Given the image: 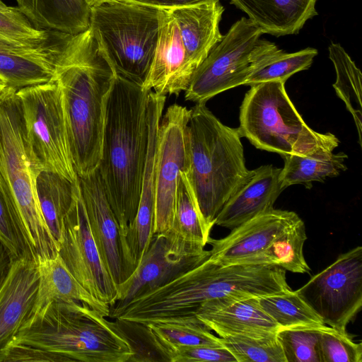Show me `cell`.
I'll return each instance as SVG.
<instances>
[{"instance_id":"23","label":"cell","mask_w":362,"mask_h":362,"mask_svg":"<svg viewBox=\"0 0 362 362\" xmlns=\"http://www.w3.org/2000/svg\"><path fill=\"white\" fill-rule=\"evenodd\" d=\"M37 263L40 281L33 314L48 303L59 300L80 302L90 306L104 317H110V307L95 298L78 282L59 255Z\"/></svg>"},{"instance_id":"1","label":"cell","mask_w":362,"mask_h":362,"mask_svg":"<svg viewBox=\"0 0 362 362\" xmlns=\"http://www.w3.org/2000/svg\"><path fill=\"white\" fill-rule=\"evenodd\" d=\"M148 90L116 75L107 101L97 168L122 245L139 206L148 142Z\"/></svg>"},{"instance_id":"38","label":"cell","mask_w":362,"mask_h":362,"mask_svg":"<svg viewBox=\"0 0 362 362\" xmlns=\"http://www.w3.org/2000/svg\"><path fill=\"white\" fill-rule=\"evenodd\" d=\"M170 362H237L224 346H180L169 353Z\"/></svg>"},{"instance_id":"7","label":"cell","mask_w":362,"mask_h":362,"mask_svg":"<svg viewBox=\"0 0 362 362\" xmlns=\"http://www.w3.org/2000/svg\"><path fill=\"white\" fill-rule=\"evenodd\" d=\"M88 28L116 75L142 86L157 45L158 8L106 1L90 7Z\"/></svg>"},{"instance_id":"18","label":"cell","mask_w":362,"mask_h":362,"mask_svg":"<svg viewBox=\"0 0 362 362\" xmlns=\"http://www.w3.org/2000/svg\"><path fill=\"white\" fill-rule=\"evenodd\" d=\"M37 262L16 259L0 289V354L33 315L39 288Z\"/></svg>"},{"instance_id":"36","label":"cell","mask_w":362,"mask_h":362,"mask_svg":"<svg viewBox=\"0 0 362 362\" xmlns=\"http://www.w3.org/2000/svg\"><path fill=\"white\" fill-rule=\"evenodd\" d=\"M320 346L322 362H362V343L329 326L322 332Z\"/></svg>"},{"instance_id":"12","label":"cell","mask_w":362,"mask_h":362,"mask_svg":"<svg viewBox=\"0 0 362 362\" xmlns=\"http://www.w3.org/2000/svg\"><path fill=\"white\" fill-rule=\"evenodd\" d=\"M189 110L174 104L160 119L156 148L154 234L172 228L180 173L189 165Z\"/></svg>"},{"instance_id":"32","label":"cell","mask_w":362,"mask_h":362,"mask_svg":"<svg viewBox=\"0 0 362 362\" xmlns=\"http://www.w3.org/2000/svg\"><path fill=\"white\" fill-rule=\"evenodd\" d=\"M317 54L315 48L308 47L293 53H286L276 45L264 57L260 65L250 74L246 86L268 81H286L293 74L308 69Z\"/></svg>"},{"instance_id":"37","label":"cell","mask_w":362,"mask_h":362,"mask_svg":"<svg viewBox=\"0 0 362 362\" xmlns=\"http://www.w3.org/2000/svg\"><path fill=\"white\" fill-rule=\"evenodd\" d=\"M0 240L8 248L15 259L23 257L34 259L24 237L18 216L1 190Z\"/></svg>"},{"instance_id":"27","label":"cell","mask_w":362,"mask_h":362,"mask_svg":"<svg viewBox=\"0 0 362 362\" xmlns=\"http://www.w3.org/2000/svg\"><path fill=\"white\" fill-rule=\"evenodd\" d=\"M306 240L305 226L299 218L277 236L266 250L238 264L276 267L293 273L308 274L310 269L303 255Z\"/></svg>"},{"instance_id":"44","label":"cell","mask_w":362,"mask_h":362,"mask_svg":"<svg viewBox=\"0 0 362 362\" xmlns=\"http://www.w3.org/2000/svg\"><path fill=\"white\" fill-rule=\"evenodd\" d=\"M8 7L1 0H0V10L6 9Z\"/></svg>"},{"instance_id":"16","label":"cell","mask_w":362,"mask_h":362,"mask_svg":"<svg viewBox=\"0 0 362 362\" xmlns=\"http://www.w3.org/2000/svg\"><path fill=\"white\" fill-rule=\"evenodd\" d=\"M300 217L294 212L272 209L231 229L221 239L209 238V258L221 264H238L266 250Z\"/></svg>"},{"instance_id":"14","label":"cell","mask_w":362,"mask_h":362,"mask_svg":"<svg viewBox=\"0 0 362 362\" xmlns=\"http://www.w3.org/2000/svg\"><path fill=\"white\" fill-rule=\"evenodd\" d=\"M72 36L55 31L49 39L37 45L0 36V77L16 90L50 81Z\"/></svg>"},{"instance_id":"5","label":"cell","mask_w":362,"mask_h":362,"mask_svg":"<svg viewBox=\"0 0 362 362\" xmlns=\"http://www.w3.org/2000/svg\"><path fill=\"white\" fill-rule=\"evenodd\" d=\"M35 170L27 136L21 101L8 87L0 95V190L20 221L33 258H54L58 245L41 213Z\"/></svg>"},{"instance_id":"20","label":"cell","mask_w":362,"mask_h":362,"mask_svg":"<svg viewBox=\"0 0 362 362\" xmlns=\"http://www.w3.org/2000/svg\"><path fill=\"white\" fill-rule=\"evenodd\" d=\"M194 315L220 337L266 334L279 329L256 296L209 300L199 305Z\"/></svg>"},{"instance_id":"28","label":"cell","mask_w":362,"mask_h":362,"mask_svg":"<svg viewBox=\"0 0 362 362\" xmlns=\"http://www.w3.org/2000/svg\"><path fill=\"white\" fill-rule=\"evenodd\" d=\"M146 326L168 361L169 353L175 347L223 346L220 337L215 336L195 315L164 320Z\"/></svg>"},{"instance_id":"15","label":"cell","mask_w":362,"mask_h":362,"mask_svg":"<svg viewBox=\"0 0 362 362\" xmlns=\"http://www.w3.org/2000/svg\"><path fill=\"white\" fill-rule=\"evenodd\" d=\"M159 33L148 74L143 88L161 95L185 91L195 66L191 62L170 9L158 8Z\"/></svg>"},{"instance_id":"22","label":"cell","mask_w":362,"mask_h":362,"mask_svg":"<svg viewBox=\"0 0 362 362\" xmlns=\"http://www.w3.org/2000/svg\"><path fill=\"white\" fill-rule=\"evenodd\" d=\"M317 0H230L263 34L276 37L297 34L317 15Z\"/></svg>"},{"instance_id":"42","label":"cell","mask_w":362,"mask_h":362,"mask_svg":"<svg viewBox=\"0 0 362 362\" xmlns=\"http://www.w3.org/2000/svg\"><path fill=\"white\" fill-rule=\"evenodd\" d=\"M8 83L6 81L0 77V95L8 88Z\"/></svg>"},{"instance_id":"25","label":"cell","mask_w":362,"mask_h":362,"mask_svg":"<svg viewBox=\"0 0 362 362\" xmlns=\"http://www.w3.org/2000/svg\"><path fill=\"white\" fill-rule=\"evenodd\" d=\"M35 185L42 215L59 248L64 220L75 200L78 180L72 182L57 173L41 171Z\"/></svg>"},{"instance_id":"24","label":"cell","mask_w":362,"mask_h":362,"mask_svg":"<svg viewBox=\"0 0 362 362\" xmlns=\"http://www.w3.org/2000/svg\"><path fill=\"white\" fill-rule=\"evenodd\" d=\"M37 28L75 35L89 28L90 6L86 0H16Z\"/></svg>"},{"instance_id":"41","label":"cell","mask_w":362,"mask_h":362,"mask_svg":"<svg viewBox=\"0 0 362 362\" xmlns=\"http://www.w3.org/2000/svg\"><path fill=\"white\" fill-rule=\"evenodd\" d=\"M15 260L8 248L0 240V289L6 279Z\"/></svg>"},{"instance_id":"8","label":"cell","mask_w":362,"mask_h":362,"mask_svg":"<svg viewBox=\"0 0 362 362\" xmlns=\"http://www.w3.org/2000/svg\"><path fill=\"white\" fill-rule=\"evenodd\" d=\"M262 34L247 18L236 21L194 72L185 100L206 103L225 90L245 85L276 45L261 40Z\"/></svg>"},{"instance_id":"29","label":"cell","mask_w":362,"mask_h":362,"mask_svg":"<svg viewBox=\"0 0 362 362\" xmlns=\"http://www.w3.org/2000/svg\"><path fill=\"white\" fill-rule=\"evenodd\" d=\"M328 49L337 75L333 87L353 117L361 146V72L339 44L331 43Z\"/></svg>"},{"instance_id":"17","label":"cell","mask_w":362,"mask_h":362,"mask_svg":"<svg viewBox=\"0 0 362 362\" xmlns=\"http://www.w3.org/2000/svg\"><path fill=\"white\" fill-rule=\"evenodd\" d=\"M91 233L101 260L117 287L124 281L119 226L96 171L78 177Z\"/></svg>"},{"instance_id":"13","label":"cell","mask_w":362,"mask_h":362,"mask_svg":"<svg viewBox=\"0 0 362 362\" xmlns=\"http://www.w3.org/2000/svg\"><path fill=\"white\" fill-rule=\"evenodd\" d=\"M58 255L78 282L95 298L109 305L117 301V287L106 270L91 233L81 190L64 220Z\"/></svg>"},{"instance_id":"6","label":"cell","mask_w":362,"mask_h":362,"mask_svg":"<svg viewBox=\"0 0 362 362\" xmlns=\"http://www.w3.org/2000/svg\"><path fill=\"white\" fill-rule=\"evenodd\" d=\"M284 84L276 81L250 86L240 108V136L257 148L281 156L333 151L339 144L338 138L311 129L291 102Z\"/></svg>"},{"instance_id":"3","label":"cell","mask_w":362,"mask_h":362,"mask_svg":"<svg viewBox=\"0 0 362 362\" xmlns=\"http://www.w3.org/2000/svg\"><path fill=\"white\" fill-rule=\"evenodd\" d=\"M11 343L60 354L64 362H129L128 340L114 322L76 301H52L33 314Z\"/></svg>"},{"instance_id":"35","label":"cell","mask_w":362,"mask_h":362,"mask_svg":"<svg viewBox=\"0 0 362 362\" xmlns=\"http://www.w3.org/2000/svg\"><path fill=\"white\" fill-rule=\"evenodd\" d=\"M55 31L35 27L18 6H8L0 10V36L27 45L42 43Z\"/></svg>"},{"instance_id":"9","label":"cell","mask_w":362,"mask_h":362,"mask_svg":"<svg viewBox=\"0 0 362 362\" xmlns=\"http://www.w3.org/2000/svg\"><path fill=\"white\" fill-rule=\"evenodd\" d=\"M23 110L31 158L35 170L57 173L72 182L75 170L60 86L50 81L17 90Z\"/></svg>"},{"instance_id":"33","label":"cell","mask_w":362,"mask_h":362,"mask_svg":"<svg viewBox=\"0 0 362 362\" xmlns=\"http://www.w3.org/2000/svg\"><path fill=\"white\" fill-rule=\"evenodd\" d=\"M220 340L237 362H286L276 332L227 335Z\"/></svg>"},{"instance_id":"34","label":"cell","mask_w":362,"mask_h":362,"mask_svg":"<svg viewBox=\"0 0 362 362\" xmlns=\"http://www.w3.org/2000/svg\"><path fill=\"white\" fill-rule=\"evenodd\" d=\"M328 326L281 328L276 338L286 362H322L320 338Z\"/></svg>"},{"instance_id":"21","label":"cell","mask_w":362,"mask_h":362,"mask_svg":"<svg viewBox=\"0 0 362 362\" xmlns=\"http://www.w3.org/2000/svg\"><path fill=\"white\" fill-rule=\"evenodd\" d=\"M170 10L187 54L197 69L223 37L219 23L224 8L218 1Z\"/></svg>"},{"instance_id":"11","label":"cell","mask_w":362,"mask_h":362,"mask_svg":"<svg viewBox=\"0 0 362 362\" xmlns=\"http://www.w3.org/2000/svg\"><path fill=\"white\" fill-rule=\"evenodd\" d=\"M204 247L184 240L172 229L154 234L139 266L118 286L117 301L111 309L159 288L199 265L210 256V251Z\"/></svg>"},{"instance_id":"31","label":"cell","mask_w":362,"mask_h":362,"mask_svg":"<svg viewBox=\"0 0 362 362\" xmlns=\"http://www.w3.org/2000/svg\"><path fill=\"white\" fill-rule=\"evenodd\" d=\"M258 300L279 329L326 325L296 291L260 296Z\"/></svg>"},{"instance_id":"30","label":"cell","mask_w":362,"mask_h":362,"mask_svg":"<svg viewBox=\"0 0 362 362\" xmlns=\"http://www.w3.org/2000/svg\"><path fill=\"white\" fill-rule=\"evenodd\" d=\"M187 170L180 173L171 229L184 240L205 247L211 238V231L201 216Z\"/></svg>"},{"instance_id":"26","label":"cell","mask_w":362,"mask_h":362,"mask_svg":"<svg viewBox=\"0 0 362 362\" xmlns=\"http://www.w3.org/2000/svg\"><path fill=\"white\" fill-rule=\"evenodd\" d=\"M284 160L280 173L283 188L293 185L312 187L313 182H324L345 171L348 158L344 152L321 151L309 155L290 154L281 156Z\"/></svg>"},{"instance_id":"10","label":"cell","mask_w":362,"mask_h":362,"mask_svg":"<svg viewBox=\"0 0 362 362\" xmlns=\"http://www.w3.org/2000/svg\"><path fill=\"white\" fill-rule=\"evenodd\" d=\"M296 291L325 325L346 334L362 306V247L339 255Z\"/></svg>"},{"instance_id":"4","label":"cell","mask_w":362,"mask_h":362,"mask_svg":"<svg viewBox=\"0 0 362 362\" xmlns=\"http://www.w3.org/2000/svg\"><path fill=\"white\" fill-rule=\"evenodd\" d=\"M187 175L199 209L211 231L219 212L248 175L238 128L223 124L206 106L189 110Z\"/></svg>"},{"instance_id":"19","label":"cell","mask_w":362,"mask_h":362,"mask_svg":"<svg viewBox=\"0 0 362 362\" xmlns=\"http://www.w3.org/2000/svg\"><path fill=\"white\" fill-rule=\"evenodd\" d=\"M281 170L272 165L250 170L219 212L215 225L233 229L272 209L284 190L280 180Z\"/></svg>"},{"instance_id":"40","label":"cell","mask_w":362,"mask_h":362,"mask_svg":"<svg viewBox=\"0 0 362 362\" xmlns=\"http://www.w3.org/2000/svg\"><path fill=\"white\" fill-rule=\"evenodd\" d=\"M137 3L158 8L173 9L175 8L218 1L219 0H132Z\"/></svg>"},{"instance_id":"39","label":"cell","mask_w":362,"mask_h":362,"mask_svg":"<svg viewBox=\"0 0 362 362\" xmlns=\"http://www.w3.org/2000/svg\"><path fill=\"white\" fill-rule=\"evenodd\" d=\"M11 361L64 362V360L56 352L30 345L11 343L0 354V362Z\"/></svg>"},{"instance_id":"2","label":"cell","mask_w":362,"mask_h":362,"mask_svg":"<svg viewBox=\"0 0 362 362\" xmlns=\"http://www.w3.org/2000/svg\"><path fill=\"white\" fill-rule=\"evenodd\" d=\"M60 86L71 153L78 177L99 165L108 96L116 74L90 29L73 35L55 73Z\"/></svg>"},{"instance_id":"43","label":"cell","mask_w":362,"mask_h":362,"mask_svg":"<svg viewBox=\"0 0 362 362\" xmlns=\"http://www.w3.org/2000/svg\"><path fill=\"white\" fill-rule=\"evenodd\" d=\"M86 1L88 4V5L91 7L94 5L100 4V3L106 1H110V0H86Z\"/></svg>"}]
</instances>
